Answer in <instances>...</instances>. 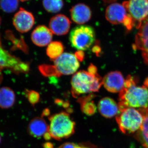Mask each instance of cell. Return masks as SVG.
<instances>
[{
    "label": "cell",
    "mask_w": 148,
    "mask_h": 148,
    "mask_svg": "<svg viewBox=\"0 0 148 148\" xmlns=\"http://www.w3.org/2000/svg\"><path fill=\"white\" fill-rule=\"evenodd\" d=\"M69 40L73 47L78 50H87L95 42V30L88 25L77 26L71 31Z\"/></svg>",
    "instance_id": "cell-5"
},
{
    "label": "cell",
    "mask_w": 148,
    "mask_h": 148,
    "mask_svg": "<svg viewBox=\"0 0 148 148\" xmlns=\"http://www.w3.org/2000/svg\"><path fill=\"white\" fill-rule=\"evenodd\" d=\"M6 69L16 73H27L30 70L28 63L11 55L4 49L0 39V69Z\"/></svg>",
    "instance_id": "cell-7"
},
{
    "label": "cell",
    "mask_w": 148,
    "mask_h": 148,
    "mask_svg": "<svg viewBox=\"0 0 148 148\" xmlns=\"http://www.w3.org/2000/svg\"><path fill=\"white\" fill-rule=\"evenodd\" d=\"M144 117L143 124L138 131L137 138L145 148H148V108L140 109Z\"/></svg>",
    "instance_id": "cell-18"
},
{
    "label": "cell",
    "mask_w": 148,
    "mask_h": 148,
    "mask_svg": "<svg viewBox=\"0 0 148 148\" xmlns=\"http://www.w3.org/2000/svg\"><path fill=\"white\" fill-rule=\"evenodd\" d=\"M53 66L57 77L74 74L79 67V63L76 56L70 53H63L54 60Z\"/></svg>",
    "instance_id": "cell-8"
},
{
    "label": "cell",
    "mask_w": 148,
    "mask_h": 148,
    "mask_svg": "<svg viewBox=\"0 0 148 148\" xmlns=\"http://www.w3.org/2000/svg\"><path fill=\"white\" fill-rule=\"evenodd\" d=\"M82 148H86V147H82Z\"/></svg>",
    "instance_id": "cell-36"
},
{
    "label": "cell",
    "mask_w": 148,
    "mask_h": 148,
    "mask_svg": "<svg viewBox=\"0 0 148 148\" xmlns=\"http://www.w3.org/2000/svg\"><path fill=\"white\" fill-rule=\"evenodd\" d=\"M19 1H21L22 2L26 1H29V0H19Z\"/></svg>",
    "instance_id": "cell-33"
},
{
    "label": "cell",
    "mask_w": 148,
    "mask_h": 148,
    "mask_svg": "<svg viewBox=\"0 0 148 148\" xmlns=\"http://www.w3.org/2000/svg\"><path fill=\"white\" fill-rule=\"evenodd\" d=\"M49 131V126L43 118L36 117L28 125L27 131L29 135L35 138L44 136Z\"/></svg>",
    "instance_id": "cell-17"
},
{
    "label": "cell",
    "mask_w": 148,
    "mask_h": 148,
    "mask_svg": "<svg viewBox=\"0 0 148 148\" xmlns=\"http://www.w3.org/2000/svg\"><path fill=\"white\" fill-rule=\"evenodd\" d=\"M106 17L111 24H123L124 26L132 19L124 5L117 3H112L107 8Z\"/></svg>",
    "instance_id": "cell-9"
},
{
    "label": "cell",
    "mask_w": 148,
    "mask_h": 148,
    "mask_svg": "<svg viewBox=\"0 0 148 148\" xmlns=\"http://www.w3.org/2000/svg\"><path fill=\"white\" fill-rule=\"evenodd\" d=\"M64 49L63 44L59 41H54L48 45L46 53L51 60H55L63 54Z\"/></svg>",
    "instance_id": "cell-21"
},
{
    "label": "cell",
    "mask_w": 148,
    "mask_h": 148,
    "mask_svg": "<svg viewBox=\"0 0 148 148\" xmlns=\"http://www.w3.org/2000/svg\"><path fill=\"white\" fill-rule=\"evenodd\" d=\"M71 84L72 95L77 98L81 94L98 92L103 84V79L98 74L93 75L81 71L74 74Z\"/></svg>",
    "instance_id": "cell-2"
},
{
    "label": "cell",
    "mask_w": 148,
    "mask_h": 148,
    "mask_svg": "<svg viewBox=\"0 0 148 148\" xmlns=\"http://www.w3.org/2000/svg\"><path fill=\"white\" fill-rule=\"evenodd\" d=\"M138 29L133 47L141 51L144 61L148 65V16L143 21Z\"/></svg>",
    "instance_id": "cell-10"
},
{
    "label": "cell",
    "mask_w": 148,
    "mask_h": 148,
    "mask_svg": "<svg viewBox=\"0 0 148 148\" xmlns=\"http://www.w3.org/2000/svg\"><path fill=\"white\" fill-rule=\"evenodd\" d=\"M49 114V110L46 109L42 112V116H47Z\"/></svg>",
    "instance_id": "cell-30"
},
{
    "label": "cell",
    "mask_w": 148,
    "mask_h": 148,
    "mask_svg": "<svg viewBox=\"0 0 148 148\" xmlns=\"http://www.w3.org/2000/svg\"><path fill=\"white\" fill-rule=\"evenodd\" d=\"M75 55L79 61H82L84 59V53L83 51H78L75 52Z\"/></svg>",
    "instance_id": "cell-26"
},
{
    "label": "cell",
    "mask_w": 148,
    "mask_h": 148,
    "mask_svg": "<svg viewBox=\"0 0 148 148\" xmlns=\"http://www.w3.org/2000/svg\"><path fill=\"white\" fill-rule=\"evenodd\" d=\"M125 80L122 74L119 71L108 73L103 79V84L106 90L111 92H120L124 86Z\"/></svg>",
    "instance_id": "cell-12"
},
{
    "label": "cell",
    "mask_w": 148,
    "mask_h": 148,
    "mask_svg": "<svg viewBox=\"0 0 148 148\" xmlns=\"http://www.w3.org/2000/svg\"><path fill=\"white\" fill-rule=\"evenodd\" d=\"M1 135H0V144H1Z\"/></svg>",
    "instance_id": "cell-34"
},
{
    "label": "cell",
    "mask_w": 148,
    "mask_h": 148,
    "mask_svg": "<svg viewBox=\"0 0 148 148\" xmlns=\"http://www.w3.org/2000/svg\"><path fill=\"white\" fill-rule=\"evenodd\" d=\"M72 20L77 24H83L90 20L92 12L89 6L82 3L72 7L70 10Z\"/></svg>",
    "instance_id": "cell-14"
},
{
    "label": "cell",
    "mask_w": 148,
    "mask_h": 148,
    "mask_svg": "<svg viewBox=\"0 0 148 148\" xmlns=\"http://www.w3.org/2000/svg\"><path fill=\"white\" fill-rule=\"evenodd\" d=\"M115 1H116V0H103V1L104 2L107 3L113 2Z\"/></svg>",
    "instance_id": "cell-32"
},
{
    "label": "cell",
    "mask_w": 148,
    "mask_h": 148,
    "mask_svg": "<svg viewBox=\"0 0 148 148\" xmlns=\"http://www.w3.org/2000/svg\"><path fill=\"white\" fill-rule=\"evenodd\" d=\"M26 95L29 102L33 106H34L39 101L40 96L38 92L34 90H26Z\"/></svg>",
    "instance_id": "cell-24"
},
{
    "label": "cell",
    "mask_w": 148,
    "mask_h": 148,
    "mask_svg": "<svg viewBox=\"0 0 148 148\" xmlns=\"http://www.w3.org/2000/svg\"><path fill=\"white\" fill-rule=\"evenodd\" d=\"M53 33L45 25H39L32 32L31 38L33 42L39 47H45L51 42Z\"/></svg>",
    "instance_id": "cell-15"
},
{
    "label": "cell",
    "mask_w": 148,
    "mask_h": 148,
    "mask_svg": "<svg viewBox=\"0 0 148 148\" xmlns=\"http://www.w3.org/2000/svg\"><path fill=\"white\" fill-rule=\"evenodd\" d=\"M49 120L48 132L53 139L58 140L66 139L75 132V123L67 113L56 114L51 116Z\"/></svg>",
    "instance_id": "cell-3"
},
{
    "label": "cell",
    "mask_w": 148,
    "mask_h": 148,
    "mask_svg": "<svg viewBox=\"0 0 148 148\" xmlns=\"http://www.w3.org/2000/svg\"><path fill=\"white\" fill-rule=\"evenodd\" d=\"M34 23L35 18L33 14L23 8H20L14 16V26L17 31L21 33L30 31Z\"/></svg>",
    "instance_id": "cell-11"
},
{
    "label": "cell",
    "mask_w": 148,
    "mask_h": 148,
    "mask_svg": "<svg viewBox=\"0 0 148 148\" xmlns=\"http://www.w3.org/2000/svg\"><path fill=\"white\" fill-rule=\"evenodd\" d=\"M71 21L66 15L58 14L51 18L49 29L53 34L63 36L69 33L71 28Z\"/></svg>",
    "instance_id": "cell-13"
},
{
    "label": "cell",
    "mask_w": 148,
    "mask_h": 148,
    "mask_svg": "<svg viewBox=\"0 0 148 148\" xmlns=\"http://www.w3.org/2000/svg\"><path fill=\"white\" fill-rule=\"evenodd\" d=\"M144 120L140 110L134 108H127L120 111L116 117L119 129L124 134H129L138 132Z\"/></svg>",
    "instance_id": "cell-4"
},
{
    "label": "cell",
    "mask_w": 148,
    "mask_h": 148,
    "mask_svg": "<svg viewBox=\"0 0 148 148\" xmlns=\"http://www.w3.org/2000/svg\"><path fill=\"white\" fill-rule=\"evenodd\" d=\"M58 148H82V147H80L74 143H67L61 145Z\"/></svg>",
    "instance_id": "cell-25"
},
{
    "label": "cell",
    "mask_w": 148,
    "mask_h": 148,
    "mask_svg": "<svg viewBox=\"0 0 148 148\" xmlns=\"http://www.w3.org/2000/svg\"><path fill=\"white\" fill-rule=\"evenodd\" d=\"M88 72L90 74L93 75H96L98 74L97 73V69L96 66L92 64H90L88 68Z\"/></svg>",
    "instance_id": "cell-27"
},
{
    "label": "cell",
    "mask_w": 148,
    "mask_h": 148,
    "mask_svg": "<svg viewBox=\"0 0 148 148\" xmlns=\"http://www.w3.org/2000/svg\"><path fill=\"white\" fill-rule=\"evenodd\" d=\"M144 85L147 88H148V77L145 80V82H144Z\"/></svg>",
    "instance_id": "cell-31"
},
{
    "label": "cell",
    "mask_w": 148,
    "mask_h": 148,
    "mask_svg": "<svg viewBox=\"0 0 148 148\" xmlns=\"http://www.w3.org/2000/svg\"><path fill=\"white\" fill-rule=\"evenodd\" d=\"M43 147L44 148H53V144L50 143H46L43 144Z\"/></svg>",
    "instance_id": "cell-29"
},
{
    "label": "cell",
    "mask_w": 148,
    "mask_h": 148,
    "mask_svg": "<svg viewBox=\"0 0 148 148\" xmlns=\"http://www.w3.org/2000/svg\"><path fill=\"white\" fill-rule=\"evenodd\" d=\"M43 5L45 10L50 13H57L63 8V0H43Z\"/></svg>",
    "instance_id": "cell-22"
},
{
    "label": "cell",
    "mask_w": 148,
    "mask_h": 148,
    "mask_svg": "<svg viewBox=\"0 0 148 148\" xmlns=\"http://www.w3.org/2000/svg\"><path fill=\"white\" fill-rule=\"evenodd\" d=\"M15 101L14 92L11 88L3 87L0 88V108L7 109L11 108Z\"/></svg>",
    "instance_id": "cell-19"
},
{
    "label": "cell",
    "mask_w": 148,
    "mask_h": 148,
    "mask_svg": "<svg viewBox=\"0 0 148 148\" xmlns=\"http://www.w3.org/2000/svg\"><path fill=\"white\" fill-rule=\"evenodd\" d=\"M1 18L0 17V25H1Z\"/></svg>",
    "instance_id": "cell-35"
},
{
    "label": "cell",
    "mask_w": 148,
    "mask_h": 148,
    "mask_svg": "<svg viewBox=\"0 0 148 148\" xmlns=\"http://www.w3.org/2000/svg\"><path fill=\"white\" fill-rule=\"evenodd\" d=\"M123 3L132 18L134 27L139 29L148 16V0H128Z\"/></svg>",
    "instance_id": "cell-6"
},
{
    "label": "cell",
    "mask_w": 148,
    "mask_h": 148,
    "mask_svg": "<svg viewBox=\"0 0 148 148\" xmlns=\"http://www.w3.org/2000/svg\"><path fill=\"white\" fill-rule=\"evenodd\" d=\"M98 107L100 113L106 118L113 117L120 112L119 105L109 97H105L100 100Z\"/></svg>",
    "instance_id": "cell-16"
},
{
    "label": "cell",
    "mask_w": 148,
    "mask_h": 148,
    "mask_svg": "<svg viewBox=\"0 0 148 148\" xmlns=\"http://www.w3.org/2000/svg\"><path fill=\"white\" fill-rule=\"evenodd\" d=\"M92 51L93 53H95L97 56H99L101 53V49L100 46L98 45L97 42L94 46L92 47Z\"/></svg>",
    "instance_id": "cell-28"
},
{
    "label": "cell",
    "mask_w": 148,
    "mask_h": 148,
    "mask_svg": "<svg viewBox=\"0 0 148 148\" xmlns=\"http://www.w3.org/2000/svg\"><path fill=\"white\" fill-rule=\"evenodd\" d=\"M120 111L127 108H148V89L145 86H137L135 79L128 75L119 94Z\"/></svg>",
    "instance_id": "cell-1"
},
{
    "label": "cell",
    "mask_w": 148,
    "mask_h": 148,
    "mask_svg": "<svg viewBox=\"0 0 148 148\" xmlns=\"http://www.w3.org/2000/svg\"><path fill=\"white\" fill-rule=\"evenodd\" d=\"M18 0H0V7L6 13H12L16 10Z\"/></svg>",
    "instance_id": "cell-23"
},
{
    "label": "cell",
    "mask_w": 148,
    "mask_h": 148,
    "mask_svg": "<svg viewBox=\"0 0 148 148\" xmlns=\"http://www.w3.org/2000/svg\"><path fill=\"white\" fill-rule=\"evenodd\" d=\"M95 95L90 94L87 96L79 98L77 102L80 104L81 108L84 113L88 116H91L95 113L96 107L92 101Z\"/></svg>",
    "instance_id": "cell-20"
}]
</instances>
